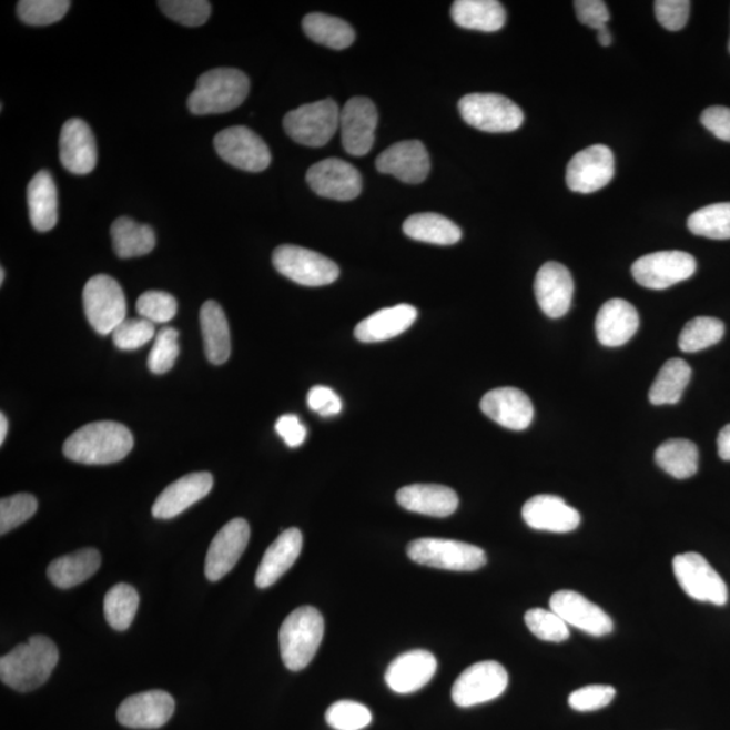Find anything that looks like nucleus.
I'll return each instance as SVG.
<instances>
[{
	"mask_svg": "<svg viewBox=\"0 0 730 730\" xmlns=\"http://www.w3.org/2000/svg\"><path fill=\"white\" fill-rule=\"evenodd\" d=\"M134 438L126 426L102 420L83 426L67 438L63 452L67 459L104 466L119 463L133 449Z\"/></svg>",
	"mask_w": 730,
	"mask_h": 730,
	"instance_id": "1",
	"label": "nucleus"
},
{
	"mask_svg": "<svg viewBox=\"0 0 730 730\" xmlns=\"http://www.w3.org/2000/svg\"><path fill=\"white\" fill-rule=\"evenodd\" d=\"M59 663V649L45 636H33L0 659V679L10 689L29 692L41 688Z\"/></svg>",
	"mask_w": 730,
	"mask_h": 730,
	"instance_id": "2",
	"label": "nucleus"
},
{
	"mask_svg": "<svg viewBox=\"0 0 730 730\" xmlns=\"http://www.w3.org/2000/svg\"><path fill=\"white\" fill-rule=\"evenodd\" d=\"M250 79L234 68H215L197 79L189 98V110L195 115L224 114L244 103Z\"/></svg>",
	"mask_w": 730,
	"mask_h": 730,
	"instance_id": "3",
	"label": "nucleus"
},
{
	"mask_svg": "<svg viewBox=\"0 0 730 730\" xmlns=\"http://www.w3.org/2000/svg\"><path fill=\"white\" fill-rule=\"evenodd\" d=\"M325 632L324 617L313 606L294 610L282 623L281 655L291 671H301L312 663Z\"/></svg>",
	"mask_w": 730,
	"mask_h": 730,
	"instance_id": "4",
	"label": "nucleus"
},
{
	"mask_svg": "<svg viewBox=\"0 0 730 730\" xmlns=\"http://www.w3.org/2000/svg\"><path fill=\"white\" fill-rule=\"evenodd\" d=\"M407 556L417 565L448 571H476L487 562L484 549L448 538H418L408 544Z\"/></svg>",
	"mask_w": 730,
	"mask_h": 730,
	"instance_id": "5",
	"label": "nucleus"
},
{
	"mask_svg": "<svg viewBox=\"0 0 730 730\" xmlns=\"http://www.w3.org/2000/svg\"><path fill=\"white\" fill-rule=\"evenodd\" d=\"M87 320L94 331L103 336L113 334L115 327L126 320V298L120 283L109 275L92 276L83 291Z\"/></svg>",
	"mask_w": 730,
	"mask_h": 730,
	"instance_id": "6",
	"label": "nucleus"
},
{
	"mask_svg": "<svg viewBox=\"0 0 730 730\" xmlns=\"http://www.w3.org/2000/svg\"><path fill=\"white\" fill-rule=\"evenodd\" d=\"M339 111L332 99L290 111L284 116L283 126L286 133L298 144L320 148L327 144L339 128Z\"/></svg>",
	"mask_w": 730,
	"mask_h": 730,
	"instance_id": "7",
	"label": "nucleus"
},
{
	"mask_svg": "<svg viewBox=\"0 0 730 730\" xmlns=\"http://www.w3.org/2000/svg\"><path fill=\"white\" fill-rule=\"evenodd\" d=\"M272 263L287 280L306 287L327 286L339 276L338 265L331 258L296 245L277 246Z\"/></svg>",
	"mask_w": 730,
	"mask_h": 730,
	"instance_id": "8",
	"label": "nucleus"
},
{
	"mask_svg": "<svg viewBox=\"0 0 730 730\" xmlns=\"http://www.w3.org/2000/svg\"><path fill=\"white\" fill-rule=\"evenodd\" d=\"M462 119L487 133H510L521 128L523 110L509 98L498 94H469L460 99Z\"/></svg>",
	"mask_w": 730,
	"mask_h": 730,
	"instance_id": "9",
	"label": "nucleus"
},
{
	"mask_svg": "<svg viewBox=\"0 0 730 730\" xmlns=\"http://www.w3.org/2000/svg\"><path fill=\"white\" fill-rule=\"evenodd\" d=\"M673 574L688 596L699 602L723 606L728 602V587L719 572L702 555L688 552L676 556Z\"/></svg>",
	"mask_w": 730,
	"mask_h": 730,
	"instance_id": "10",
	"label": "nucleus"
},
{
	"mask_svg": "<svg viewBox=\"0 0 730 730\" xmlns=\"http://www.w3.org/2000/svg\"><path fill=\"white\" fill-rule=\"evenodd\" d=\"M509 685V676L498 661H480L456 679L452 688V699L460 708H473L503 696Z\"/></svg>",
	"mask_w": 730,
	"mask_h": 730,
	"instance_id": "11",
	"label": "nucleus"
},
{
	"mask_svg": "<svg viewBox=\"0 0 730 730\" xmlns=\"http://www.w3.org/2000/svg\"><path fill=\"white\" fill-rule=\"evenodd\" d=\"M697 262L690 253L665 251L649 253L632 265V275L640 286L666 290L696 274Z\"/></svg>",
	"mask_w": 730,
	"mask_h": 730,
	"instance_id": "12",
	"label": "nucleus"
},
{
	"mask_svg": "<svg viewBox=\"0 0 730 730\" xmlns=\"http://www.w3.org/2000/svg\"><path fill=\"white\" fill-rule=\"evenodd\" d=\"M216 153L227 164L247 172H262L271 164L267 144L245 126H233L215 135Z\"/></svg>",
	"mask_w": 730,
	"mask_h": 730,
	"instance_id": "13",
	"label": "nucleus"
},
{
	"mask_svg": "<svg viewBox=\"0 0 730 730\" xmlns=\"http://www.w3.org/2000/svg\"><path fill=\"white\" fill-rule=\"evenodd\" d=\"M615 172V154L610 148L591 145L569 160L566 182L574 193L591 194L606 187Z\"/></svg>",
	"mask_w": 730,
	"mask_h": 730,
	"instance_id": "14",
	"label": "nucleus"
},
{
	"mask_svg": "<svg viewBox=\"0 0 730 730\" xmlns=\"http://www.w3.org/2000/svg\"><path fill=\"white\" fill-rule=\"evenodd\" d=\"M306 181L315 194L334 201H354L363 190L356 166L336 158L314 164L307 171Z\"/></svg>",
	"mask_w": 730,
	"mask_h": 730,
	"instance_id": "15",
	"label": "nucleus"
},
{
	"mask_svg": "<svg viewBox=\"0 0 730 730\" xmlns=\"http://www.w3.org/2000/svg\"><path fill=\"white\" fill-rule=\"evenodd\" d=\"M377 111L375 103L368 98L349 99L339 113V130L346 153L362 158L373 150Z\"/></svg>",
	"mask_w": 730,
	"mask_h": 730,
	"instance_id": "16",
	"label": "nucleus"
},
{
	"mask_svg": "<svg viewBox=\"0 0 730 730\" xmlns=\"http://www.w3.org/2000/svg\"><path fill=\"white\" fill-rule=\"evenodd\" d=\"M251 528L244 518H234L210 544L204 574L210 581H219L232 571L250 543Z\"/></svg>",
	"mask_w": 730,
	"mask_h": 730,
	"instance_id": "17",
	"label": "nucleus"
},
{
	"mask_svg": "<svg viewBox=\"0 0 730 730\" xmlns=\"http://www.w3.org/2000/svg\"><path fill=\"white\" fill-rule=\"evenodd\" d=\"M555 611L568 627L584 630L587 635L602 637L612 632L615 623L598 605L592 604L581 594L571 590L555 592L549 601Z\"/></svg>",
	"mask_w": 730,
	"mask_h": 730,
	"instance_id": "18",
	"label": "nucleus"
},
{
	"mask_svg": "<svg viewBox=\"0 0 730 730\" xmlns=\"http://www.w3.org/2000/svg\"><path fill=\"white\" fill-rule=\"evenodd\" d=\"M175 699L163 690H151L129 697L120 704L116 719L130 729H159L171 720Z\"/></svg>",
	"mask_w": 730,
	"mask_h": 730,
	"instance_id": "19",
	"label": "nucleus"
},
{
	"mask_svg": "<svg viewBox=\"0 0 730 730\" xmlns=\"http://www.w3.org/2000/svg\"><path fill=\"white\" fill-rule=\"evenodd\" d=\"M376 169L404 183H423L430 171L429 153L420 141H402L377 156Z\"/></svg>",
	"mask_w": 730,
	"mask_h": 730,
	"instance_id": "20",
	"label": "nucleus"
},
{
	"mask_svg": "<svg viewBox=\"0 0 730 730\" xmlns=\"http://www.w3.org/2000/svg\"><path fill=\"white\" fill-rule=\"evenodd\" d=\"M538 306L549 318H561L571 308L574 280L565 265L549 262L538 270L535 281Z\"/></svg>",
	"mask_w": 730,
	"mask_h": 730,
	"instance_id": "21",
	"label": "nucleus"
},
{
	"mask_svg": "<svg viewBox=\"0 0 730 730\" xmlns=\"http://www.w3.org/2000/svg\"><path fill=\"white\" fill-rule=\"evenodd\" d=\"M480 408L494 423L510 430L529 428L535 416L528 395L516 387L491 389L481 398Z\"/></svg>",
	"mask_w": 730,
	"mask_h": 730,
	"instance_id": "22",
	"label": "nucleus"
},
{
	"mask_svg": "<svg viewBox=\"0 0 730 730\" xmlns=\"http://www.w3.org/2000/svg\"><path fill=\"white\" fill-rule=\"evenodd\" d=\"M60 160L67 171L87 175L95 170L98 151L94 133L87 122L72 119L60 134Z\"/></svg>",
	"mask_w": 730,
	"mask_h": 730,
	"instance_id": "23",
	"label": "nucleus"
},
{
	"mask_svg": "<svg viewBox=\"0 0 730 730\" xmlns=\"http://www.w3.org/2000/svg\"><path fill=\"white\" fill-rule=\"evenodd\" d=\"M213 485V476L209 473H194L183 476L159 495L152 507L153 517L171 519L182 515L189 507L206 497L212 491Z\"/></svg>",
	"mask_w": 730,
	"mask_h": 730,
	"instance_id": "24",
	"label": "nucleus"
},
{
	"mask_svg": "<svg viewBox=\"0 0 730 730\" xmlns=\"http://www.w3.org/2000/svg\"><path fill=\"white\" fill-rule=\"evenodd\" d=\"M524 521L531 529L568 534L579 527L580 515L556 495H536L523 507Z\"/></svg>",
	"mask_w": 730,
	"mask_h": 730,
	"instance_id": "25",
	"label": "nucleus"
},
{
	"mask_svg": "<svg viewBox=\"0 0 730 730\" xmlns=\"http://www.w3.org/2000/svg\"><path fill=\"white\" fill-rule=\"evenodd\" d=\"M437 671V659L435 655L414 649L398 656L388 666L386 671V683L389 689L398 694H412L428 685Z\"/></svg>",
	"mask_w": 730,
	"mask_h": 730,
	"instance_id": "26",
	"label": "nucleus"
},
{
	"mask_svg": "<svg viewBox=\"0 0 730 730\" xmlns=\"http://www.w3.org/2000/svg\"><path fill=\"white\" fill-rule=\"evenodd\" d=\"M640 317L628 301L615 298L599 308L596 320L598 342L610 348L625 345L639 331Z\"/></svg>",
	"mask_w": 730,
	"mask_h": 730,
	"instance_id": "27",
	"label": "nucleus"
},
{
	"mask_svg": "<svg viewBox=\"0 0 730 730\" xmlns=\"http://www.w3.org/2000/svg\"><path fill=\"white\" fill-rule=\"evenodd\" d=\"M302 546L303 537L300 529L290 528L282 531V535L265 550L260 562L255 579L258 589H267L275 585L300 558Z\"/></svg>",
	"mask_w": 730,
	"mask_h": 730,
	"instance_id": "28",
	"label": "nucleus"
},
{
	"mask_svg": "<svg viewBox=\"0 0 730 730\" xmlns=\"http://www.w3.org/2000/svg\"><path fill=\"white\" fill-rule=\"evenodd\" d=\"M398 504L418 515L444 518L454 515L459 497L452 488L442 485H412L397 493Z\"/></svg>",
	"mask_w": 730,
	"mask_h": 730,
	"instance_id": "29",
	"label": "nucleus"
},
{
	"mask_svg": "<svg viewBox=\"0 0 730 730\" xmlns=\"http://www.w3.org/2000/svg\"><path fill=\"white\" fill-rule=\"evenodd\" d=\"M418 317V311L412 305H397L382 308V311L364 318L356 326L355 336L362 343L387 342L406 332Z\"/></svg>",
	"mask_w": 730,
	"mask_h": 730,
	"instance_id": "30",
	"label": "nucleus"
},
{
	"mask_svg": "<svg viewBox=\"0 0 730 730\" xmlns=\"http://www.w3.org/2000/svg\"><path fill=\"white\" fill-rule=\"evenodd\" d=\"M28 206L30 221L37 232H49L58 224V187L51 173H36L28 187Z\"/></svg>",
	"mask_w": 730,
	"mask_h": 730,
	"instance_id": "31",
	"label": "nucleus"
},
{
	"mask_svg": "<svg viewBox=\"0 0 730 730\" xmlns=\"http://www.w3.org/2000/svg\"><path fill=\"white\" fill-rule=\"evenodd\" d=\"M457 27L493 33L506 23V10L497 0H456L450 9Z\"/></svg>",
	"mask_w": 730,
	"mask_h": 730,
	"instance_id": "32",
	"label": "nucleus"
},
{
	"mask_svg": "<svg viewBox=\"0 0 730 730\" xmlns=\"http://www.w3.org/2000/svg\"><path fill=\"white\" fill-rule=\"evenodd\" d=\"M101 565V554L97 549H80L75 554L53 560L48 567V578L59 589H72L89 580Z\"/></svg>",
	"mask_w": 730,
	"mask_h": 730,
	"instance_id": "33",
	"label": "nucleus"
},
{
	"mask_svg": "<svg viewBox=\"0 0 730 730\" xmlns=\"http://www.w3.org/2000/svg\"><path fill=\"white\" fill-rule=\"evenodd\" d=\"M201 327L209 362L215 365L226 363L232 352L231 329L219 303H204L201 308Z\"/></svg>",
	"mask_w": 730,
	"mask_h": 730,
	"instance_id": "34",
	"label": "nucleus"
},
{
	"mask_svg": "<svg viewBox=\"0 0 730 730\" xmlns=\"http://www.w3.org/2000/svg\"><path fill=\"white\" fill-rule=\"evenodd\" d=\"M404 232L420 243L435 245H454L459 243L462 229L447 219L436 213H419L408 216L404 224Z\"/></svg>",
	"mask_w": 730,
	"mask_h": 730,
	"instance_id": "35",
	"label": "nucleus"
},
{
	"mask_svg": "<svg viewBox=\"0 0 730 730\" xmlns=\"http://www.w3.org/2000/svg\"><path fill=\"white\" fill-rule=\"evenodd\" d=\"M111 239H113L114 251L121 258L145 256L156 246V234L153 229L138 224L128 216L114 221L111 225Z\"/></svg>",
	"mask_w": 730,
	"mask_h": 730,
	"instance_id": "36",
	"label": "nucleus"
},
{
	"mask_svg": "<svg viewBox=\"0 0 730 730\" xmlns=\"http://www.w3.org/2000/svg\"><path fill=\"white\" fill-rule=\"evenodd\" d=\"M691 379V367L682 358H671L659 371L649 389V401L655 406L676 405L682 398Z\"/></svg>",
	"mask_w": 730,
	"mask_h": 730,
	"instance_id": "37",
	"label": "nucleus"
},
{
	"mask_svg": "<svg viewBox=\"0 0 730 730\" xmlns=\"http://www.w3.org/2000/svg\"><path fill=\"white\" fill-rule=\"evenodd\" d=\"M302 27L308 39L336 51H342L355 42L354 28L336 17L313 12L303 18Z\"/></svg>",
	"mask_w": 730,
	"mask_h": 730,
	"instance_id": "38",
	"label": "nucleus"
},
{
	"mask_svg": "<svg viewBox=\"0 0 730 730\" xmlns=\"http://www.w3.org/2000/svg\"><path fill=\"white\" fill-rule=\"evenodd\" d=\"M658 466L676 479H689L698 472L699 452L697 445L685 438H671L656 449Z\"/></svg>",
	"mask_w": 730,
	"mask_h": 730,
	"instance_id": "39",
	"label": "nucleus"
},
{
	"mask_svg": "<svg viewBox=\"0 0 730 730\" xmlns=\"http://www.w3.org/2000/svg\"><path fill=\"white\" fill-rule=\"evenodd\" d=\"M140 604L139 592L133 586L120 584L110 589L104 597V616L111 628L119 630L129 629Z\"/></svg>",
	"mask_w": 730,
	"mask_h": 730,
	"instance_id": "40",
	"label": "nucleus"
},
{
	"mask_svg": "<svg viewBox=\"0 0 730 730\" xmlns=\"http://www.w3.org/2000/svg\"><path fill=\"white\" fill-rule=\"evenodd\" d=\"M692 234L711 240H730V202L709 204L689 216Z\"/></svg>",
	"mask_w": 730,
	"mask_h": 730,
	"instance_id": "41",
	"label": "nucleus"
},
{
	"mask_svg": "<svg viewBox=\"0 0 730 730\" xmlns=\"http://www.w3.org/2000/svg\"><path fill=\"white\" fill-rule=\"evenodd\" d=\"M723 333L726 326L722 321L713 317H697L689 321L680 332L679 349L686 354H696L720 343Z\"/></svg>",
	"mask_w": 730,
	"mask_h": 730,
	"instance_id": "42",
	"label": "nucleus"
},
{
	"mask_svg": "<svg viewBox=\"0 0 730 730\" xmlns=\"http://www.w3.org/2000/svg\"><path fill=\"white\" fill-rule=\"evenodd\" d=\"M71 2L67 0H21L17 4L18 17L32 27H45L63 20Z\"/></svg>",
	"mask_w": 730,
	"mask_h": 730,
	"instance_id": "43",
	"label": "nucleus"
},
{
	"mask_svg": "<svg viewBox=\"0 0 730 730\" xmlns=\"http://www.w3.org/2000/svg\"><path fill=\"white\" fill-rule=\"evenodd\" d=\"M39 503L32 494H16L0 500V534H9L36 515Z\"/></svg>",
	"mask_w": 730,
	"mask_h": 730,
	"instance_id": "44",
	"label": "nucleus"
},
{
	"mask_svg": "<svg viewBox=\"0 0 730 730\" xmlns=\"http://www.w3.org/2000/svg\"><path fill=\"white\" fill-rule=\"evenodd\" d=\"M327 726L336 730H362L373 721L367 707L355 701L333 703L325 716Z\"/></svg>",
	"mask_w": 730,
	"mask_h": 730,
	"instance_id": "45",
	"label": "nucleus"
},
{
	"mask_svg": "<svg viewBox=\"0 0 730 730\" xmlns=\"http://www.w3.org/2000/svg\"><path fill=\"white\" fill-rule=\"evenodd\" d=\"M159 6L172 21L190 28L201 27L212 14V4L206 0H163Z\"/></svg>",
	"mask_w": 730,
	"mask_h": 730,
	"instance_id": "46",
	"label": "nucleus"
},
{
	"mask_svg": "<svg viewBox=\"0 0 730 730\" xmlns=\"http://www.w3.org/2000/svg\"><path fill=\"white\" fill-rule=\"evenodd\" d=\"M525 623L537 639L550 642L568 640V625L552 610L531 609L525 615Z\"/></svg>",
	"mask_w": 730,
	"mask_h": 730,
	"instance_id": "47",
	"label": "nucleus"
},
{
	"mask_svg": "<svg viewBox=\"0 0 730 730\" xmlns=\"http://www.w3.org/2000/svg\"><path fill=\"white\" fill-rule=\"evenodd\" d=\"M179 356V333L173 327H163L154 337L153 348L148 357L151 373L163 375L175 364Z\"/></svg>",
	"mask_w": 730,
	"mask_h": 730,
	"instance_id": "48",
	"label": "nucleus"
},
{
	"mask_svg": "<svg viewBox=\"0 0 730 730\" xmlns=\"http://www.w3.org/2000/svg\"><path fill=\"white\" fill-rule=\"evenodd\" d=\"M156 337V327L144 318H126L115 327L113 343L121 351H135Z\"/></svg>",
	"mask_w": 730,
	"mask_h": 730,
	"instance_id": "49",
	"label": "nucleus"
},
{
	"mask_svg": "<svg viewBox=\"0 0 730 730\" xmlns=\"http://www.w3.org/2000/svg\"><path fill=\"white\" fill-rule=\"evenodd\" d=\"M138 312L141 318L151 321L152 324H165L175 317L178 302L164 291H146L138 301Z\"/></svg>",
	"mask_w": 730,
	"mask_h": 730,
	"instance_id": "50",
	"label": "nucleus"
},
{
	"mask_svg": "<svg viewBox=\"0 0 730 730\" xmlns=\"http://www.w3.org/2000/svg\"><path fill=\"white\" fill-rule=\"evenodd\" d=\"M616 697V689L608 685L586 686L574 691L568 698L569 707L577 711L601 710Z\"/></svg>",
	"mask_w": 730,
	"mask_h": 730,
	"instance_id": "51",
	"label": "nucleus"
},
{
	"mask_svg": "<svg viewBox=\"0 0 730 730\" xmlns=\"http://www.w3.org/2000/svg\"><path fill=\"white\" fill-rule=\"evenodd\" d=\"M690 9L689 0H656V20L670 32H679L689 22Z\"/></svg>",
	"mask_w": 730,
	"mask_h": 730,
	"instance_id": "52",
	"label": "nucleus"
},
{
	"mask_svg": "<svg viewBox=\"0 0 730 730\" xmlns=\"http://www.w3.org/2000/svg\"><path fill=\"white\" fill-rule=\"evenodd\" d=\"M307 405L321 417H333L343 410V402L334 389L315 386L307 394Z\"/></svg>",
	"mask_w": 730,
	"mask_h": 730,
	"instance_id": "53",
	"label": "nucleus"
},
{
	"mask_svg": "<svg viewBox=\"0 0 730 730\" xmlns=\"http://www.w3.org/2000/svg\"><path fill=\"white\" fill-rule=\"evenodd\" d=\"M578 20L591 29H601L610 20L608 6L601 0H577L574 2Z\"/></svg>",
	"mask_w": 730,
	"mask_h": 730,
	"instance_id": "54",
	"label": "nucleus"
},
{
	"mask_svg": "<svg viewBox=\"0 0 730 730\" xmlns=\"http://www.w3.org/2000/svg\"><path fill=\"white\" fill-rule=\"evenodd\" d=\"M701 122L717 139L730 142V109L711 107L703 111Z\"/></svg>",
	"mask_w": 730,
	"mask_h": 730,
	"instance_id": "55",
	"label": "nucleus"
},
{
	"mask_svg": "<svg viewBox=\"0 0 730 730\" xmlns=\"http://www.w3.org/2000/svg\"><path fill=\"white\" fill-rule=\"evenodd\" d=\"M275 429L290 448L301 447L307 437L306 426L302 424L301 418L295 414H286V416L277 419Z\"/></svg>",
	"mask_w": 730,
	"mask_h": 730,
	"instance_id": "56",
	"label": "nucleus"
},
{
	"mask_svg": "<svg viewBox=\"0 0 730 730\" xmlns=\"http://www.w3.org/2000/svg\"><path fill=\"white\" fill-rule=\"evenodd\" d=\"M719 445V455L722 460L730 462V425L723 426L717 438Z\"/></svg>",
	"mask_w": 730,
	"mask_h": 730,
	"instance_id": "57",
	"label": "nucleus"
},
{
	"mask_svg": "<svg viewBox=\"0 0 730 730\" xmlns=\"http://www.w3.org/2000/svg\"><path fill=\"white\" fill-rule=\"evenodd\" d=\"M597 32H598L599 43H601V45L605 48L610 47L612 42V37L608 28V24H606V27H602L601 29H598Z\"/></svg>",
	"mask_w": 730,
	"mask_h": 730,
	"instance_id": "58",
	"label": "nucleus"
},
{
	"mask_svg": "<svg viewBox=\"0 0 730 730\" xmlns=\"http://www.w3.org/2000/svg\"><path fill=\"white\" fill-rule=\"evenodd\" d=\"M9 423L4 414H0V444L3 445L6 436H8Z\"/></svg>",
	"mask_w": 730,
	"mask_h": 730,
	"instance_id": "59",
	"label": "nucleus"
},
{
	"mask_svg": "<svg viewBox=\"0 0 730 730\" xmlns=\"http://www.w3.org/2000/svg\"><path fill=\"white\" fill-rule=\"evenodd\" d=\"M4 277H6L4 268H2V270H0V283L3 284V282H4Z\"/></svg>",
	"mask_w": 730,
	"mask_h": 730,
	"instance_id": "60",
	"label": "nucleus"
},
{
	"mask_svg": "<svg viewBox=\"0 0 730 730\" xmlns=\"http://www.w3.org/2000/svg\"><path fill=\"white\" fill-rule=\"evenodd\" d=\"M728 48H729V53H730V39H729V45H728Z\"/></svg>",
	"mask_w": 730,
	"mask_h": 730,
	"instance_id": "61",
	"label": "nucleus"
}]
</instances>
